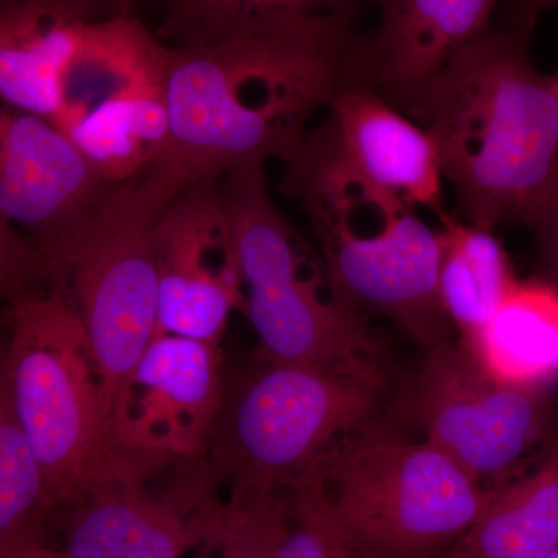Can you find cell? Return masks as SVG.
Returning a JSON list of instances; mask_svg holds the SVG:
<instances>
[{"instance_id": "obj_1", "label": "cell", "mask_w": 558, "mask_h": 558, "mask_svg": "<svg viewBox=\"0 0 558 558\" xmlns=\"http://www.w3.org/2000/svg\"><path fill=\"white\" fill-rule=\"evenodd\" d=\"M354 25L304 17L253 35L172 49L171 140L159 167L180 186L292 159L317 110L343 86Z\"/></svg>"}, {"instance_id": "obj_2", "label": "cell", "mask_w": 558, "mask_h": 558, "mask_svg": "<svg viewBox=\"0 0 558 558\" xmlns=\"http://www.w3.org/2000/svg\"><path fill=\"white\" fill-rule=\"evenodd\" d=\"M531 39L492 27L403 112L435 143L462 220L481 229L532 230L558 194V98Z\"/></svg>"}, {"instance_id": "obj_3", "label": "cell", "mask_w": 558, "mask_h": 558, "mask_svg": "<svg viewBox=\"0 0 558 558\" xmlns=\"http://www.w3.org/2000/svg\"><path fill=\"white\" fill-rule=\"evenodd\" d=\"M281 190L310 220L330 281L349 304L392 319L425 347L450 339L438 293L439 230L360 174L329 121L284 161Z\"/></svg>"}, {"instance_id": "obj_4", "label": "cell", "mask_w": 558, "mask_h": 558, "mask_svg": "<svg viewBox=\"0 0 558 558\" xmlns=\"http://www.w3.org/2000/svg\"><path fill=\"white\" fill-rule=\"evenodd\" d=\"M260 357L385 384L379 341L330 281L318 250L271 197L264 167L220 175Z\"/></svg>"}, {"instance_id": "obj_5", "label": "cell", "mask_w": 558, "mask_h": 558, "mask_svg": "<svg viewBox=\"0 0 558 558\" xmlns=\"http://www.w3.org/2000/svg\"><path fill=\"white\" fill-rule=\"evenodd\" d=\"M7 301L0 389L43 465L57 510L97 486L120 450L89 337L69 296L28 293Z\"/></svg>"}, {"instance_id": "obj_6", "label": "cell", "mask_w": 558, "mask_h": 558, "mask_svg": "<svg viewBox=\"0 0 558 558\" xmlns=\"http://www.w3.org/2000/svg\"><path fill=\"white\" fill-rule=\"evenodd\" d=\"M384 385L314 366L260 363L226 389L204 462L223 502L282 492L365 427Z\"/></svg>"}, {"instance_id": "obj_7", "label": "cell", "mask_w": 558, "mask_h": 558, "mask_svg": "<svg viewBox=\"0 0 558 558\" xmlns=\"http://www.w3.org/2000/svg\"><path fill=\"white\" fill-rule=\"evenodd\" d=\"M337 523L376 558H432L457 545L490 501L435 446L365 427L349 433L314 470Z\"/></svg>"}, {"instance_id": "obj_8", "label": "cell", "mask_w": 558, "mask_h": 558, "mask_svg": "<svg viewBox=\"0 0 558 558\" xmlns=\"http://www.w3.org/2000/svg\"><path fill=\"white\" fill-rule=\"evenodd\" d=\"M120 183L106 179L51 121L0 112L2 295L65 293L76 250Z\"/></svg>"}, {"instance_id": "obj_9", "label": "cell", "mask_w": 558, "mask_h": 558, "mask_svg": "<svg viewBox=\"0 0 558 558\" xmlns=\"http://www.w3.org/2000/svg\"><path fill=\"white\" fill-rule=\"evenodd\" d=\"M180 189L163 168L120 183L70 264L65 295L78 311L112 417L159 322L156 230Z\"/></svg>"}, {"instance_id": "obj_10", "label": "cell", "mask_w": 558, "mask_h": 558, "mask_svg": "<svg viewBox=\"0 0 558 558\" xmlns=\"http://www.w3.org/2000/svg\"><path fill=\"white\" fill-rule=\"evenodd\" d=\"M172 49L135 16L89 22L51 123L113 183L163 160Z\"/></svg>"}, {"instance_id": "obj_11", "label": "cell", "mask_w": 558, "mask_h": 558, "mask_svg": "<svg viewBox=\"0 0 558 558\" xmlns=\"http://www.w3.org/2000/svg\"><path fill=\"white\" fill-rule=\"evenodd\" d=\"M407 411L424 440L483 483L505 476L542 435L545 391L501 384L449 339L428 348Z\"/></svg>"}, {"instance_id": "obj_12", "label": "cell", "mask_w": 558, "mask_h": 558, "mask_svg": "<svg viewBox=\"0 0 558 558\" xmlns=\"http://www.w3.org/2000/svg\"><path fill=\"white\" fill-rule=\"evenodd\" d=\"M168 461L121 451L109 475L53 512L51 524L68 558H182L201 548L222 519L226 502L205 462L167 494L146 486Z\"/></svg>"}, {"instance_id": "obj_13", "label": "cell", "mask_w": 558, "mask_h": 558, "mask_svg": "<svg viewBox=\"0 0 558 558\" xmlns=\"http://www.w3.org/2000/svg\"><path fill=\"white\" fill-rule=\"evenodd\" d=\"M219 179L185 183L161 209L156 336L172 333L219 347L231 312L245 311L244 275Z\"/></svg>"}, {"instance_id": "obj_14", "label": "cell", "mask_w": 558, "mask_h": 558, "mask_svg": "<svg viewBox=\"0 0 558 558\" xmlns=\"http://www.w3.org/2000/svg\"><path fill=\"white\" fill-rule=\"evenodd\" d=\"M218 348L157 333L113 413L116 449L165 461L204 459L226 398Z\"/></svg>"}, {"instance_id": "obj_15", "label": "cell", "mask_w": 558, "mask_h": 558, "mask_svg": "<svg viewBox=\"0 0 558 558\" xmlns=\"http://www.w3.org/2000/svg\"><path fill=\"white\" fill-rule=\"evenodd\" d=\"M501 2L377 0L379 20L352 38L341 87H366L405 112L454 54L492 31Z\"/></svg>"}, {"instance_id": "obj_16", "label": "cell", "mask_w": 558, "mask_h": 558, "mask_svg": "<svg viewBox=\"0 0 558 558\" xmlns=\"http://www.w3.org/2000/svg\"><path fill=\"white\" fill-rule=\"evenodd\" d=\"M329 110L337 145L360 174L438 219L449 213L435 143L416 121L366 87H341Z\"/></svg>"}, {"instance_id": "obj_17", "label": "cell", "mask_w": 558, "mask_h": 558, "mask_svg": "<svg viewBox=\"0 0 558 558\" xmlns=\"http://www.w3.org/2000/svg\"><path fill=\"white\" fill-rule=\"evenodd\" d=\"M89 22L49 3L0 7V95L7 108L54 119L62 80Z\"/></svg>"}, {"instance_id": "obj_18", "label": "cell", "mask_w": 558, "mask_h": 558, "mask_svg": "<svg viewBox=\"0 0 558 558\" xmlns=\"http://www.w3.org/2000/svg\"><path fill=\"white\" fill-rule=\"evenodd\" d=\"M465 347L501 384L545 391L558 379V290L519 282Z\"/></svg>"}, {"instance_id": "obj_19", "label": "cell", "mask_w": 558, "mask_h": 558, "mask_svg": "<svg viewBox=\"0 0 558 558\" xmlns=\"http://www.w3.org/2000/svg\"><path fill=\"white\" fill-rule=\"evenodd\" d=\"M440 306L464 344L490 322L519 284L495 231L447 213L439 219Z\"/></svg>"}, {"instance_id": "obj_20", "label": "cell", "mask_w": 558, "mask_h": 558, "mask_svg": "<svg viewBox=\"0 0 558 558\" xmlns=\"http://www.w3.org/2000/svg\"><path fill=\"white\" fill-rule=\"evenodd\" d=\"M558 546V440L534 473L495 487L454 549L459 558H543Z\"/></svg>"}, {"instance_id": "obj_21", "label": "cell", "mask_w": 558, "mask_h": 558, "mask_svg": "<svg viewBox=\"0 0 558 558\" xmlns=\"http://www.w3.org/2000/svg\"><path fill=\"white\" fill-rule=\"evenodd\" d=\"M377 0H160L156 35L172 49L253 35L304 17H336L355 25Z\"/></svg>"}, {"instance_id": "obj_22", "label": "cell", "mask_w": 558, "mask_h": 558, "mask_svg": "<svg viewBox=\"0 0 558 558\" xmlns=\"http://www.w3.org/2000/svg\"><path fill=\"white\" fill-rule=\"evenodd\" d=\"M53 512L43 465L0 389V558L46 545Z\"/></svg>"}, {"instance_id": "obj_23", "label": "cell", "mask_w": 558, "mask_h": 558, "mask_svg": "<svg viewBox=\"0 0 558 558\" xmlns=\"http://www.w3.org/2000/svg\"><path fill=\"white\" fill-rule=\"evenodd\" d=\"M314 470L286 488L288 521L275 558H376L333 519Z\"/></svg>"}, {"instance_id": "obj_24", "label": "cell", "mask_w": 558, "mask_h": 558, "mask_svg": "<svg viewBox=\"0 0 558 558\" xmlns=\"http://www.w3.org/2000/svg\"><path fill=\"white\" fill-rule=\"evenodd\" d=\"M288 521V492L226 502L197 558H275Z\"/></svg>"}, {"instance_id": "obj_25", "label": "cell", "mask_w": 558, "mask_h": 558, "mask_svg": "<svg viewBox=\"0 0 558 558\" xmlns=\"http://www.w3.org/2000/svg\"><path fill=\"white\" fill-rule=\"evenodd\" d=\"M16 3H49L73 11L90 22L108 21L113 17L134 16L143 0H0V7Z\"/></svg>"}, {"instance_id": "obj_26", "label": "cell", "mask_w": 558, "mask_h": 558, "mask_svg": "<svg viewBox=\"0 0 558 558\" xmlns=\"http://www.w3.org/2000/svg\"><path fill=\"white\" fill-rule=\"evenodd\" d=\"M550 10H558V0H506L499 7L494 27L532 38L539 17Z\"/></svg>"}, {"instance_id": "obj_27", "label": "cell", "mask_w": 558, "mask_h": 558, "mask_svg": "<svg viewBox=\"0 0 558 558\" xmlns=\"http://www.w3.org/2000/svg\"><path fill=\"white\" fill-rule=\"evenodd\" d=\"M532 231L537 236L539 253L548 270V282L558 290V194Z\"/></svg>"}, {"instance_id": "obj_28", "label": "cell", "mask_w": 558, "mask_h": 558, "mask_svg": "<svg viewBox=\"0 0 558 558\" xmlns=\"http://www.w3.org/2000/svg\"><path fill=\"white\" fill-rule=\"evenodd\" d=\"M5 558H68L60 549H51L47 545L35 546V548H28L20 550V553L11 554Z\"/></svg>"}, {"instance_id": "obj_29", "label": "cell", "mask_w": 558, "mask_h": 558, "mask_svg": "<svg viewBox=\"0 0 558 558\" xmlns=\"http://www.w3.org/2000/svg\"><path fill=\"white\" fill-rule=\"evenodd\" d=\"M440 558H459L458 550L454 549V546H453V548H451L449 550V553L444 554V556L440 557Z\"/></svg>"}, {"instance_id": "obj_30", "label": "cell", "mask_w": 558, "mask_h": 558, "mask_svg": "<svg viewBox=\"0 0 558 558\" xmlns=\"http://www.w3.org/2000/svg\"><path fill=\"white\" fill-rule=\"evenodd\" d=\"M550 75H553L554 87H556V94L558 98V69L556 70V72L550 73Z\"/></svg>"}, {"instance_id": "obj_31", "label": "cell", "mask_w": 558, "mask_h": 558, "mask_svg": "<svg viewBox=\"0 0 558 558\" xmlns=\"http://www.w3.org/2000/svg\"><path fill=\"white\" fill-rule=\"evenodd\" d=\"M543 558H558V546H557V548H554L553 550H550L549 554H546V556Z\"/></svg>"}]
</instances>
